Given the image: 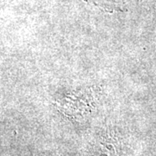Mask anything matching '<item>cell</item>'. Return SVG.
I'll return each mask as SVG.
<instances>
[{"label":"cell","mask_w":156,"mask_h":156,"mask_svg":"<svg viewBox=\"0 0 156 156\" xmlns=\"http://www.w3.org/2000/svg\"><path fill=\"white\" fill-rule=\"evenodd\" d=\"M127 1L129 0H93V2L95 3V5H99L101 6H106L107 8L109 7H121Z\"/></svg>","instance_id":"6da1fadb"}]
</instances>
